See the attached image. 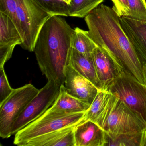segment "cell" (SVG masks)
<instances>
[{
    "label": "cell",
    "instance_id": "obj_19",
    "mask_svg": "<svg viewBox=\"0 0 146 146\" xmlns=\"http://www.w3.org/2000/svg\"><path fill=\"white\" fill-rule=\"evenodd\" d=\"M103 1L104 0H71L68 7V16L84 18Z\"/></svg>",
    "mask_w": 146,
    "mask_h": 146
},
{
    "label": "cell",
    "instance_id": "obj_8",
    "mask_svg": "<svg viewBox=\"0 0 146 146\" xmlns=\"http://www.w3.org/2000/svg\"><path fill=\"white\" fill-rule=\"evenodd\" d=\"M60 89V86L55 82L48 81L13 124L11 130L12 135L37 119L51 107L58 96Z\"/></svg>",
    "mask_w": 146,
    "mask_h": 146
},
{
    "label": "cell",
    "instance_id": "obj_25",
    "mask_svg": "<svg viewBox=\"0 0 146 146\" xmlns=\"http://www.w3.org/2000/svg\"><path fill=\"white\" fill-rule=\"evenodd\" d=\"M113 4V7L119 17L129 15V9L127 0H111Z\"/></svg>",
    "mask_w": 146,
    "mask_h": 146
},
{
    "label": "cell",
    "instance_id": "obj_21",
    "mask_svg": "<svg viewBox=\"0 0 146 146\" xmlns=\"http://www.w3.org/2000/svg\"><path fill=\"white\" fill-rule=\"evenodd\" d=\"M106 92V90H99L89 108L85 112L84 116L83 122L92 121L96 123L105 107Z\"/></svg>",
    "mask_w": 146,
    "mask_h": 146
},
{
    "label": "cell",
    "instance_id": "obj_1",
    "mask_svg": "<svg viewBox=\"0 0 146 146\" xmlns=\"http://www.w3.org/2000/svg\"><path fill=\"white\" fill-rule=\"evenodd\" d=\"M113 7L100 4L84 17L89 36L124 70L146 85L145 66L122 29Z\"/></svg>",
    "mask_w": 146,
    "mask_h": 146
},
{
    "label": "cell",
    "instance_id": "obj_11",
    "mask_svg": "<svg viewBox=\"0 0 146 146\" xmlns=\"http://www.w3.org/2000/svg\"><path fill=\"white\" fill-rule=\"evenodd\" d=\"M22 43L21 35L14 23L8 16L0 12V67H4L11 58L16 46Z\"/></svg>",
    "mask_w": 146,
    "mask_h": 146
},
{
    "label": "cell",
    "instance_id": "obj_20",
    "mask_svg": "<svg viewBox=\"0 0 146 146\" xmlns=\"http://www.w3.org/2000/svg\"><path fill=\"white\" fill-rule=\"evenodd\" d=\"M51 16L68 17L69 5L62 0H32Z\"/></svg>",
    "mask_w": 146,
    "mask_h": 146
},
{
    "label": "cell",
    "instance_id": "obj_4",
    "mask_svg": "<svg viewBox=\"0 0 146 146\" xmlns=\"http://www.w3.org/2000/svg\"><path fill=\"white\" fill-rule=\"evenodd\" d=\"M17 28L23 40L21 47L33 52L40 31L51 15L32 0H16Z\"/></svg>",
    "mask_w": 146,
    "mask_h": 146
},
{
    "label": "cell",
    "instance_id": "obj_5",
    "mask_svg": "<svg viewBox=\"0 0 146 146\" xmlns=\"http://www.w3.org/2000/svg\"><path fill=\"white\" fill-rule=\"evenodd\" d=\"M85 112L66 113L47 110L40 117L15 134L13 143L19 146L26 141L83 122Z\"/></svg>",
    "mask_w": 146,
    "mask_h": 146
},
{
    "label": "cell",
    "instance_id": "obj_9",
    "mask_svg": "<svg viewBox=\"0 0 146 146\" xmlns=\"http://www.w3.org/2000/svg\"><path fill=\"white\" fill-rule=\"evenodd\" d=\"M120 23L137 54L146 66V17L122 16Z\"/></svg>",
    "mask_w": 146,
    "mask_h": 146
},
{
    "label": "cell",
    "instance_id": "obj_10",
    "mask_svg": "<svg viewBox=\"0 0 146 146\" xmlns=\"http://www.w3.org/2000/svg\"><path fill=\"white\" fill-rule=\"evenodd\" d=\"M64 85L69 94L90 106L99 90L90 81L69 65L66 67Z\"/></svg>",
    "mask_w": 146,
    "mask_h": 146
},
{
    "label": "cell",
    "instance_id": "obj_2",
    "mask_svg": "<svg viewBox=\"0 0 146 146\" xmlns=\"http://www.w3.org/2000/svg\"><path fill=\"white\" fill-rule=\"evenodd\" d=\"M61 16H52L40 31L34 51L42 74L48 81L64 84L74 29Z\"/></svg>",
    "mask_w": 146,
    "mask_h": 146
},
{
    "label": "cell",
    "instance_id": "obj_28",
    "mask_svg": "<svg viewBox=\"0 0 146 146\" xmlns=\"http://www.w3.org/2000/svg\"></svg>",
    "mask_w": 146,
    "mask_h": 146
},
{
    "label": "cell",
    "instance_id": "obj_7",
    "mask_svg": "<svg viewBox=\"0 0 146 146\" xmlns=\"http://www.w3.org/2000/svg\"><path fill=\"white\" fill-rule=\"evenodd\" d=\"M40 90L32 84L14 89L10 96L0 104V136L8 138L12 135L13 124Z\"/></svg>",
    "mask_w": 146,
    "mask_h": 146
},
{
    "label": "cell",
    "instance_id": "obj_23",
    "mask_svg": "<svg viewBox=\"0 0 146 146\" xmlns=\"http://www.w3.org/2000/svg\"><path fill=\"white\" fill-rule=\"evenodd\" d=\"M129 12V15L146 17V0H127Z\"/></svg>",
    "mask_w": 146,
    "mask_h": 146
},
{
    "label": "cell",
    "instance_id": "obj_26",
    "mask_svg": "<svg viewBox=\"0 0 146 146\" xmlns=\"http://www.w3.org/2000/svg\"><path fill=\"white\" fill-rule=\"evenodd\" d=\"M63 1H65V2H66L67 4L69 5L70 4V2L71 0H62Z\"/></svg>",
    "mask_w": 146,
    "mask_h": 146
},
{
    "label": "cell",
    "instance_id": "obj_15",
    "mask_svg": "<svg viewBox=\"0 0 146 146\" xmlns=\"http://www.w3.org/2000/svg\"><path fill=\"white\" fill-rule=\"evenodd\" d=\"M92 54H83L72 48L68 65L90 81L99 90H103L96 74Z\"/></svg>",
    "mask_w": 146,
    "mask_h": 146
},
{
    "label": "cell",
    "instance_id": "obj_27",
    "mask_svg": "<svg viewBox=\"0 0 146 146\" xmlns=\"http://www.w3.org/2000/svg\"><path fill=\"white\" fill-rule=\"evenodd\" d=\"M145 72H146V66H145Z\"/></svg>",
    "mask_w": 146,
    "mask_h": 146
},
{
    "label": "cell",
    "instance_id": "obj_16",
    "mask_svg": "<svg viewBox=\"0 0 146 146\" xmlns=\"http://www.w3.org/2000/svg\"><path fill=\"white\" fill-rule=\"evenodd\" d=\"M90 106L87 103L69 94L64 84H62L57 99L48 110L61 113H78L85 112Z\"/></svg>",
    "mask_w": 146,
    "mask_h": 146
},
{
    "label": "cell",
    "instance_id": "obj_24",
    "mask_svg": "<svg viewBox=\"0 0 146 146\" xmlns=\"http://www.w3.org/2000/svg\"><path fill=\"white\" fill-rule=\"evenodd\" d=\"M13 90L9 84L4 67H0V104L10 96Z\"/></svg>",
    "mask_w": 146,
    "mask_h": 146
},
{
    "label": "cell",
    "instance_id": "obj_17",
    "mask_svg": "<svg viewBox=\"0 0 146 146\" xmlns=\"http://www.w3.org/2000/svg\"><path fill=\"white\" fill-rule=\"evenodd\" d=\"M106 134V146H146V132Z\"/></svg>",
    "mask_w": 146,
    "mask_h": 146
},
{
    "label": "cell",
    "instance_id": "obj_18",
    "mask_svg": "<svg viewBox=\"0 0 146 146\" xmlns=\"http://www.w3.org/2000/svg\"><path fill=\"white\" fill-rule=\"evenodd\" d=\"M72 48L84 54L93 53L97 45L90 38L88 31L80 28L74 29L72 39Z\"/></svg>",
    "mask_w": 146,
    "mask_h": 146
},
{
    "label": "cell",
    "instance_id": "obj_3",
    "mask_svg": "<svg viewBox=\"0 0 146 146\" xmlns=\"http://www.w3.org/2000/svg\"><path fill=\"white\" fill-rule=\"evenodd\" d=\"M106 92L105 107L96 123L107 134L146 132L143 119L123 102Z\"/></svg>",
    "mask_w": 146,
    "mask_h": 146
},
{
    "label": "cell",
    "instance_id": "obj_12",
    "mask_svg": "<svg viewBox=\"0 0 146 146\" xmlns=\"http://www.w3.org/2000/svg\"><path fill=\"white\" fill-rule=\"evenodd\" d=\"M96 71L103 90L125 71L102 49L98 46L92 54Z\"/></svg>",
    "mask_w": 146,
    "mask_h": 146
},
{
    "label": "cell",
    "instance_id": "obj_6",
    "mask_svg": "<svg viewBox=\"0 0 146 146\" xmlns=\"http://www.w3.org/2000/svg\"><path fill=\"white\" fill-rule=\"evenodd\" d=\"M105 90L123 102L146 123V85L124 71Z\"/></svg>",
    "mask_w": 146,
    "mask_h": 146
},
{
    "label": "cell",
    "instance_id": "obj_22",
    "mask_svg": "<svg viewBox=\"0 0 146 146\" xmlns=\"http://www.w3.org/2000/svg\"><path fill=\"white\" fill-rule=\"evenodd\" d=\"M16 0H0V12L8 16L17 27Z\"/></svg>",
    "mask_w": 146,
    "mask_h": 146
},
{
    "label": "cell",
    "instance_id": "obj_13",
    "mask_svg": "<svg viewBox=\"0 0 146 146\" xmlns=\"http://www.w3.org/2000/svg\"><path fill=\"white\" fill-rule=\"evenodd\" d=\"M75 146H106V134L98 125L92 121L82 122L74 130Z\"/></svg>",
    "mask_w": 146,
    "mask_h": 146
},
{
    "label": "cell",
    "instance_id": "obj_14",
    "mask_svg": "<svg viewBox=\"0 0 146 146\" xmlns=\"http://www.w3.org/2000/svg\"><path fill=\"white\" fill-rule=\"evenodd\" d=\"M76 125L36 137L25 142L21 146H75L74 130Z\"/></svg>",
    "mask_w": 146,
    "mask_h": 146
}]
</instances>
